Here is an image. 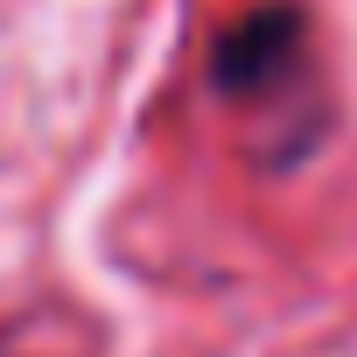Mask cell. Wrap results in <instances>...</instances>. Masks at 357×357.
Returning a JSON list of instances; mask_svg holds the SVG:
<instances>
[{
	"label": "cell",
	"mask_w": 357,
	"mask_h": 357,
	"mask_svg": "<svg viewBox=\"0 0 357 357\" xmlns=\"http://www.w3.org/2000/svg\"><path fill=\"white\" fill-rule=\"evenodd\" d=\"M301 56H308V22L294 8H259V15L225 29V43H218V91L245 98V105L280 98L301 77Z\"/></svg>",
	"instance_id": "obj_1"
}]
</instances>
